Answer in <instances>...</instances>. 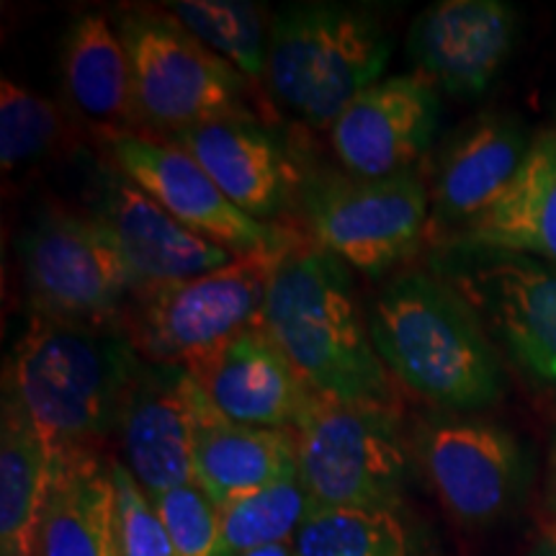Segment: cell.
Instances as JSON below:
<instances>
[{
    "label": "cell",
    "mask_w": 556,
    "mask_h": 556,
    "mask_svg": "<svg viewBox=\"0 0 556 556\" xmlns=\"http://www.w3.org/2000/svg\"><path fill=\"white\" fill-rule=\"evenodd\" d=\"M142 364L122 317L31 315L5 364L3 387L29 413L52 458L103 454Z\"/></svg>",
    "instance_id": "1"
},
{
    "label": "cell",
    "mask_w": 556,
    "mask_h": 556,
    "mask_svg": "<svg viewBox=\"0 0 556 556\" xmlns=\"http://www.w3.org/2000/svg\"><path fill=\"white\" fill-rule=\"evenodd\" d=\"M368 332L394 384L441 413L475 415L503 400V353L464 296L430 268L384 283Z\"/></svg>",
    "instance_id": "2"
},
{
    "label": "cell",
    "mask_w": 556,
    "mask_h": 556,
    "mask_svg": "<svg viewBox=\"0 0 556 556\" xmlns=\"http://www.w3.org/2000/svg\"><path fill=\"white\" fill-rule=\"evenodd\" d=\"M263 328L317 397L397 409V384L374 348L351 268L315 242L283 253L270 281Z\"/></svg>",
    "instance_id": "3"
},
{
    "label": "cell",
    "mask_w": 556,
    "mask_h": 556,
    "mask_svg": "<svg viewBox=\"0 0 556 556\" xmlns=\"http://www.w3.org/2000/svg\"><path fill=\"white\" fill-rule=\"evenodd\" d=\"M392 47V29L366 5H289L274 16L266 86L294 119L330 129L348 103L381 80Z\"/></svg>",
    "instance_id": "4"
},
{
    "label": "cell",
    "mask_w": 556,
    "mask_h": 556,
    "mask_svg": "<svg viewBox=\"0 0 556 556\" xmlns=\"http://www.w3.org/2000/svg\"><path fill=\"white\" fill-rule=\"evenodd\" d=\"M281 258L283 253H250L189 281L137 289L122 323L139 356L199 377L240 332L263 325Z\"/></svg>",
    "instance_id": "5"
},
{
    "label": "cell",
    "mask_w": 556,
    "mask_h": 556,
    "mask_svg": "<svg viewBox=\"0 0 556 556\" xmlns=\"http://www.w3.org/2000/svg\"><path fill=\"white\" fill-rule=\"evenodd\" d=\"M114 24L127 47L148 135L168 139L206 122L255 116V88L163 5H122Z\"/></svg>",
    "instance_id": "6"
},
{
    "label": "cell",
    "mask_w": 556,
    "mask_h": 556,
    "mask_svg": "<svg viewBox=\"0 0 556 556\" xmlns=\"http://www.w3.org/2000/svg\"><path fill=\"white\" fill-rule=\"evenodd\" d=\"M296 467L309 510L394 507L405 497L413 451L397 409L317 397L296 430Z\"/></svg>",
    "instance_id": "7"
},
{
    "label": "cell",
    "mask_w": 556,
    "mask_h": 556,
    "mask_svg": "<svg viewBox=\"0 0 556 556\" xmlns=\"http://www.w3.org/2000/svg\"><path fill=\"white\" fill-rule=\"evenodd\" d=\"M428 268L475 309L503 358L531 381L556 387V263L448 242L433 248Z\"/></svg>",
    "instance_id": "8"
},
{
    "label": "cell",
    "mask_w": 556,
    "mask_h": 556,
    "mask_svg": "<svg viewBox=\"0 0 556 556\" xmlns=\"http://www.w3.org/2000/svg\"><path fill=\"white\" fill-rule=\"evenodd\" d=\"M299 206L315 245L371 278L392 274L428 245L430 191L417 170L304 176Z\"/></svg>",
    "instance_id": "9"
},
{
    "label": "cell",
    "mask_w": 556,
    "mask_h": 556,
    "mask_svg": "<svg viewBox=\"0 0 556 556\" xmlns=\"http://www.w3.org/2000/svg\"><path fill=\"white\" fill-rule=\"evenodd\" d=\"M31 315L116 319L137 283L119 248L90 214L50 204L18 240Z\"/></svg>",
    "instance_id": "10"
},
{
    "label": "cell",
    "mask_w": 556,
    "mask_h": 556,
    "mask_svg": "<svg viewBox=\"0 0 556 556\" xmlns=\"http://www.w3.org/2000/svg\"><path fill=\"white\" fill-rule=\"evenodd\" d=\"M103 155L170 217L238 255L287 253L304 242L291 225H266L229 201L189 152L152 135H99Z\"/></svg>",
    "instance_id": "11"
},
{
    "label": "cell",
    "mask_w": 556,
    "mask_h": 556,
    "mask_svg": "<svg viewBox=\"0 0 556 556\" xmlns=\"http://www.w3.org/2000/svg\"><path fill=\"white\" fill-rule=\"evenodd\" d=\"M413 451L438 503L462 526L497 523L523 497V446L497 422L443 413L417 428Z\"/></svg>",
    "instance_id": "12"
},
{
    "label": "cell",
    "mask_w": 556,
    "mask_h": 556,
    "mask_svg": "<svg viewBox=\"0 0 556 556\" xmlns=\"http://www.w3.org/2000/svg\"><path fill=\"white\" fill-rule=\"evenodd\" d=\"M90 176L88 214L106 227L137 289L189 281L240 258L180 225L109 160Z\"/></svg>",
    "instance_id": "13"
},
{
    "label": "cell",
    "mask_w": 556,
    "mask_h": 556,
    "mask_svg": "<svg viewBox=\"0 0 556 556\" xmlns=\"http://www.w3.org/2000/svg\"><path fill=\"white\" fill-rule=\"evenodd\" d=\"M518 37L513 5L500 0H441L407 31L415 75L458 101L482 99L500 78Z\"/></svg>",
    "instance_id": "14"
},
{
    "label": "cell",
    "mask_w": 556,
    "mask_h": 556,
    "mask_svg": "<svg viewBox=\"0 0 556 556\" xmlns=\"http://www.w3.org/2000/svg\"><path fill=\"white\" fill-rule=\"evenodd\" d=\"M441 124L438 90L420 75L381 78L332 122L330 144L345 173L389 178L415 170L433 148Z\"/></svg>",
    "instance_id": "15"
},
{
    "label": "cell",
    "mask_w": 556,
    "mask_h": 556,
    "mask_svg": "<svg viewBox=\"0 0 556 556\" xmlns=\"http://www.w3.org/2000/svg\"><path fill=\"white\" fill-rule=\"evenodd\" d=\"M201 384L184 366L150 364L139 368L119 417V462L150 500L193 482V435Z\"/></svg>",
    "instance_id": "16"
},
{
    "label": "cell",
    "mask_w": 556,
    "mask_h": 556,
    "mask_svg": "<svg viewBox=\"0 0 556 556\" xmlns=\"http://www.w3.org/2000/svg\"><path fill=\"white\" fill-rule=\"evenodd\" d=\"M533 139L513 116H482L454 131L430 178L428 245H446L507 191Z\"/></svg>",
    "instance_id": "17"
},
{
    "label": "cell",
    "mask_w": 556,
    "mask_h": 556,
    "mask_svg": "<svg viewBox=\"0 0 556 556\" xmlns=\"http://www.w3.org/2000/svg\"><path fill=\"white\" fill-rule=\"evenodd\" d=\"M165 142L186 150L222 193L253 219L283 225L302 189L294 160L258 116H229L176 131Z\"/></svg>",
    "instance_id": "18"
},
{
    "label": "cell",
    "mask_w": 556,
    "mask_h": 556,
    "mask_svg": "<svg viewBox=\"0 0 556 556\" xmlns=\"http://www.w3.org/2000/svg\"><path fill=\"white\" fill-rule=\"evenodd\" d=\"M197 381L227 420L266 430H296L317 394L258 325L208 361Z\"/></svg>",
    "instance_id": "19"
},
{
    "label": "cell",
    "mask_w": 556,
    "mask_h": 556,
    "mask_svg": "<svg viewBox=\"0 0 556 556\" xmlns=\"http://www.w3.org/2000/svg\"><path fill=\"white\" fill-rule=\"evenodd\" d=\"M62 88L96 135H148L137 106L127 47L114 18L83 11L67 26L60 52Z\"/></svg>",
    "instance_id": "20"
},
{
    "label": "cell",
    "mask_w": 556,
    "mask_h": 556,
    "mask_svg": "<svg viewBox=\"0 0 556 556\" xmlns=\"http://www.w3.org/2000/svg\"><path fill=\"white\" fill-rule=\"evenodd\" d=\"M296 469L294 430L238 426L201 387L193 435V482L219 507L255 495Z\"/></svg>",
    "instance_id": "21"
},
{
    "label": "cell",
    "mask_w": 556,
    "mask_h": 556,
    "mask_svg": "<svg viewBox=\"0 0 556 556\" xmlns=\"http://www.w3.org/2000/svg\"><path fill=\"white\" fill-rule=\"evenodd\" d=\"M34 556H119L116 490L101 451L52 458Z\"/></svg>",
    "instance_id": "22"
},
{
    "label": "cell",
    "mask_w": 556,
    "mask_h": 556,
    "mask_svg": "<svg viewBox=\"0 0 556 556\" xmlns=\"http://www.w3.org/2000/svg\"><path fill=\"white\" fill-rule=\"evenodd\" d=\"M451 242L513 250L556 263V131L533 137L516 180Z\"/></svg>",
    "instance_id": "23"
},
{
    "label": "cell",
    "mask_w": 556,
    "mask_h": 556,
    "mask_svg": "<svg viewBox=\"0 0 556 556\" xmlns=\"http://www.w3.org/2000/svg\"><path fill=\"white\" fill-rule=\"evenodd\" d=\"M52 479V454L16 394L3 387L0 422V552L34 556Z\"/></svg>",
    "instance_id": "24"
},
{
    "label": "cell",
    "mask_w": 556,
    "mask_h": 556,
    "mask_svg": "<svg viewBox=\"0 0 556 556\" xmlns=\"http://www.w3.org/2000/svg\"><path fill=\"white\" fill-rule=\"evenodd\" d=\"M180 24L212 52L227 60L250 86L258 88L268 75V50L274 16L266 5L242 0H178L165 3Z\"/></svg>",
    "instance_id": "25"
},
{
    "label": "cell",
    "mask_w": 556,
    "mask_h": 556,
    "mask_svg": "<svg viewBox=\"0 0 556 556\" xmlns=\"http://www.w3.org/2000/svg\"><path fill=\"white\" fill-rule=\"evenodd\" d=\"M294 548L296 556H422L415 528L394 507L309 513Z\"/></svg>",
    "instance_id": "26"
},
{
    "label": "cell",
    "mask_w": 556,
    "mask_h": 556,
    "mask_svg": "<svg viewBox=\"0 0 556 556\" xmlns=\"http://www.w3.org/2000/svg\"><path fill=\"white\" fill-rule=\"evenodd\" d=\"M309 513V500L296 467L266 490L232 500L222 507L225 556H240L253 548L294 541Z\"/></svg>",
    "instance_id": "27"
},
{
    "label": "cell",
    "mask_w": 556,
    "mask_h": 556,
    "mask_svg": "<svg viewBox=\"0 0 556 556\" xmlns=\"http://www.w3.org/2000/svg\"><path fill=\"white\" fill-rule=\"evenodd\" d=\"M70 137L65 114L21 83L0 80V165L5 173L52 155Z\"/></svg>",
    "instance_id": "28"
},
{
    "label": "cell",
    "mask_w": 556,
    "mask_h": 556,
    "mask_svg": "<svg viewBox=\"0 0 556 556\" xmlns=\"http://www.w3.org/2000/svg\"><path fill=\"white\" fill-rule=\"evenodd\" d=\"M176 556H225L222 507L197 482L152 497Z\"/></svg>",
    "instance_id": "29"
},
{
    "label": "cell",
    "mask_w": 556,
    "mask_h": 556,
    "mask_svg": "<svg viewBox=\"0 0 556 556\" xmlns=\"http://www.w3.org/2000/svg\"><path fill=\"white\" fill-rule=\"evenodd\" d=\"M111 479L116 490L119 556H176L155 505L119 458H111Z\"/></svg>",
    "instance_id": "30"
},
{
    "label": "cell",
    "mask_w": 556,
    "mask_h": 556,
    "mask_svg": "<svg viewBox=\"0 0 556 556\" xmlns=\"http://www.w3.org/2000/svg\"><path fill=\"white\" fill-rule=\"evenodd\" d=\"M240 556H296V548H294V541H283V544L253 548V552H245Z\"/></svg>",
    "instance_id": "31"
},
{
    "label": "cell",
    "mask_w": 556,
    "mask_h": 556,
    "mask_svg": "<svg viewBox=\"0 0 556 556\" xmlns=\"http://www.w3.org/2000/svg\"><path fill=\"white\" fill-rule=\"evenodd\" d=\"M536 556H556V523L548 528L544 544L539 546V554Z\"/></svg>",
    "instance_id": "32"
},
{
    "label": "cell",
    "mask_w": 556,
    "mask_h": 556,
    "mask_svg": "<svg viewBox=\"0 0 556 556\" xmlns=\"http://www.w3.org/2000/svg\"><path fill=\"white\" fill-rule=\"evenodd\" d=\"M552 503L556 510V441H554V454H552Z\"/></svg>",
    "instance_id": "33"
}]
</instances>
